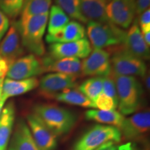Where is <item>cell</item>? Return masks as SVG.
<instances>
[{
    "label": "cell",
    "instance_id": "603a6c76",
    "mask_svg": "<svg viewBox=\"0 0 150 150\" xmlns=\"http://www.w3.org/2000/svg\"><path fill=\"white\" fill-rule=\"evenodd\" d=\"M53 98L59 102L74 106H81L83 108H96L95 103L86 97L79 90L72 88L65 90L54 95Z\"/></svg>",
    "mask_w": 150,
    "mask_h": 150
},
{
    "label": "cell",
    "instance_id": "7a4b0ae2",
    "mask_svg": "<svg viewBox=\"0 0 150 150\" xmlns=\"http://www.w3.org/2000/svg\"><path fill=\"white\" fill-rule=\"evenodd\" d=\"M110 75L115 81L120 112L123 115L136 112L142 104L143 89L141 83L135 76H122L112 73Z\"/></svg>",
    "mask_w": 150,
    "mask_h": 150
},
{
    "label": "cell",
    "instance_id": "4dcf8cb0",
    "mask_svg": "<svg viewBox=\"0 0 150 150\" xmlns=\"http://www.w3.org/2000/svg\"><path fill=\"white\" fill-rule=\"evenodd\" d=\"M9 19L2 11H0V42L4 37L10 27Z\"/></svg>",
    "mask_w": 150,
    "mask_h": 150
},
{
    "label": "cell",
    "instance_id": "8fae6325",
    "mask_svg": "<svg viewBox=\"0 0 150 150\" xmlns=\"http://www.w3.org/2000/svg\"><path fill=\"white\" fill-rule=\"evenodd\" d=\"M92 52L91 43L86 38L70 42L53 43L49 47L48 55L53 59H85Z\"/></svg>",
    "mask_w": 150,
    "mask_h": 150
},
{
    "label": "cell",
    "instance_id": "484cf974",
    "mask_svg": "<svg viewBox=\"0 0 150 150\" xmlns=\"http://www.w3.org/2000/svg\"><path fill=\"white\" fill-rule=\"evenodd\" d=\"M52 2V0H28L24 3L21 17L48 13Z\"/></svg>",
    "mask_w": 150,
    "mask_h": 150
},
{
    "label": "cell",
    "instance_id": "1f68e13d",
    "mask_svg": "<svg viewBox=\"0 0 150 150\" xmlns=\"http://www.w3.org/2000/svg\"><path fill=\"white\" fill-rule=\"evenodd\" d=\"M150 0H136V14L140 15L149 8Z\"/></svg>",
    "mask_w": 150,
    "mask_h": 150
},
{
    "label": "cell",
    "instance_id": "6da1fadb",
    "mask_svg": "<svg viewBox=\"0 0 150 150\" xmlns=\"http://www.w3.org/2000/svg\"><path fill=\"white\" fill-rule=\"evenodd\" d=\"M48 13L39 16L21 17L16 22L22 46L36 56L45 54L42 37L48 22Z\"/></svg>",
    "mask_w": 150,
    "mask_h": 150
},
{
    "label": "cell",
    "instance_id": "7402d4cb",
    "mask_svg": "<svg viewBox=\"0 0 150 150\" xmlns=\"http://www.w3.org/2000/svg\"><path fill=\"white\" fill-rule=\"evenodd\" d=\"M85 118L88 120L106 124V125L113 126L120 129L125 117L122 114L116 110H102L91 109L85 112Z\"/></svg>",
    "mask_w": 150,
    "mask_h": 150
},
{
    "label": "cell",
    "instance_id": "8992f818",
    "mask_svg": "<svg viewBox=\"0 0 150 150\" xmlns=\"http://www.w3.org/2000/svg\"><path fill=\"white\" fill-rule=\"evenodd\" d=\"M110 62L111 73L114 74L144 77L147 74V65L145 61L133 55L123 46L113 52Z\"/></svg>",
    "mask_w": 150,
    "mask_h": 150
},
{
    "label": "cell",
    "instance_id": "4316f807",
    "mask_svg": "<svg viewBox=\"0 0 150 150\" xmlns=\"http://www.w3.org/2000/svg\"><path fill=\"white\" fill-rule=\"evenodd\" d=\"M54 1L69 18L84 24L88 22L81 13L79 0H54Z\"/></svg>",
    "mask_w": 150,
    "mask_h": 150
},
{
    "label": "cell",
    "instance_id": "d6986e66",
    "mask_svg": "<svg viewBox=\"0 0 150 150\" xmlns=\"http://www.w3.org/2000/svg\"><path fill=\"white\" fill-rule=\"evenodd\" d=\"M81 14L88 22L106 23L109 21L106 16L107 0H79Z\"/></svg>",
    "mask_w": 150,
    "mask_h": 150
},
{
    "label": "cell",
    "instance_id": "ffe728a7",
    "mask_svg": "<svg viewBox=\"0 0 150 150\" xmlns=\"http://www.w3.org/2000/svg\"><path fill=\"white\" fill-rule=\"evenodd\" d=\"M16 109L13 102L3 108L0 115V150H7L15 122Z\"/></svg>",
    "mask_w": 150,
    "mask_h": 150
},
{
    "label": "cell",
    "instance_id": "f35d334b",
    "mask_svg": "<svg viewBox=\"0 0 150 150\" xmlns=\"http://www.w3.org/2000/svg\"><path fill=\"white\" fill-rule=\"evenodd\" d=\"M4 81V77L0 79V99H1V95H2V89H3Z\"/></svg>",
    "mask_w": 150,
    "mask_h": 150
},
{
    "label": "cell",
    "instance_id": "e575fe53",
    "mask_svg": "<svg viewBox=\"0 0 150 150\" xmlns=\"http://www.w3.org/2000/svg\"><path fill=\"white\" fill-rule=\"evenodd\" d=\"M117 150H138L132 142H129L117 147Z\"/></svg>",
    "mask_w": 150,
    "mask_h": 150
},
{
    "label": "cell",
    "instance_id": "d4e9b609",
    "mask_svg": "<svg viewBox=\"0 0 150 150\" xmlns=\"http://www.w3.org/2000/svg\"><path fill=\"white\" fill-rule=\"evenodd\" d=\"M103 77L94 76L84 81L79 86L78 90L86 97L95 103L97 97L102 91Z\"/></svg>",
    "mask_w": 150,
    "mask_h": 150
},
{
    "label": "cell",
    "instance_id": "2e32d148",
    "mask_svg": "<svg viewBox=\"0 0 150 150\" xmlns=\"http://www.w3.org/2000/svg\"><path fill=\"white\" fill-rule=\"evenodd\" d=\"M41 60L45 72L63 73L74 77L81 75V61L77 58L57 59L46 55Z\"/></svg>",
    "mask_w": 150,
    "mask_h": 150
},
{
    "label": "cell",
    "instance_id": "74e56055",
    "mask_svg": "<svg viewBox=\"0 0 150 150\" xmlns=\"http://www.w3.org/2000/svg\"><path fill=\"white\" fill-rule=\"evenodd\" d=\"M6 101V99L3 98V97H1V99H0V115H1V112L2 111Z\"/></svg>",
    "mask_w": 150,
    "mask_h": 150
},
{
    "label": "cell",
    "instance_id": "9a60e30c",
    "mask_svg": "<svg viewBox=\"0 0 150 150\" xmlns=\"http://www.w3.org/2000/svg\"><path fill=\"white\" fill-rule=\"evenodd\" d=\"M122 46L125 50L133 55L143 61L149 59V47L144 40L138 22L136 20H134L131 28L126 32Z\"/></svg>",
    "mask_w": 150,
    "mask_h": 150
},
{
    "label": "cell",
    "instance_id": "7c38bea8",
    "mask_svg": "<svg viewBox=\"0 0 150 150\" xmlns=\"http://www.w3.org/2000/svg\"><path fill=\"white\" fill-rule=\"evenodd\" d=\"M27 125L40 150H55L57 147L56 136L35 113L27 116Z\"/></svg>",
    "mask_w": 150,
    "mask_h": 150
},
{
    "label": "cell",
    "instance_id": "5bb4252c",
    "mask_svg": "<svg viewBox=\"0 0 150 150\" xmlns=\"http://www.w3.org/2000/svg\"><path fill=\"white\" fill-rule=\"evenodd\" d=\"M24 53L21 38L16 22H13L6 33L0 42V56L10 65Z\"/></svg>",
    "mask_w": 150,
    "mask_h": 150
},
{
    "label": "cell",
    "instance_id": "60d3db41",
    "mask_svg": "<svg viewBox=\"0 0 150 150\" xmlns=\"http://www.w3.org/2000/svg\"><path fill=\"white\" fill-rule=\"evenodd\" d=\"M107 1H112V0H107Z\"/></svg>",
    "mask_w": 150,
    "mask_h": 150
},
{
    "label": "cell",
    "instance_id": "ab89813d",
    "mask_svg": "<svg viewBox=\"0 0 150 150\" xmlns=\"http://www.w3.org/2000/svg\"><path fill=\"white\" fill-rule=\"evenodd\" d=\"M24 2H25V1H28V0H24Z\"/></svg>",
    "mask_w": 150,
    "mask_h": 150
},
{
    "label": "cell",
    "instance_id": "e0dca14e",
    "mask_svg": "<svg viewBox=\"0 0 150 150\" xmlns=\"http://www.w3.org/2000/svg\"><path fill=\"white\" fill-rule=\"evenodd\" d=\"M8 147V150H40L33 140L27 124L23 120L17 122Z\"/></svg>",
    "mask_w": 150,
    "mask_h": 150
},
{
    "label": "cell",
    "instance_id": "4fadbf2b",
    "mask_svg": "<svg viewBox=\"0 0 150 150\" xmlns=\"http://www.w3.org/2000/svg\"><path fill=\"white\" fill-rule=\"evenodd\" d=\"M76 77L63 73L53 72L43 76L39 81L40 91L47 97H52L65 90L76 86Z\"/></svg>",
    "mask_w": 150,
    "mask_h": 150
},
{
    "label": "cell",
    "instance_id": "d590c367",
    "mask_svg": "<svg viewBox=\"0 0 150 150\" xmlns=\"http://www.w3.org/2000/svg\"><path fill=\"white\" fill-rule=\"evenodd\" d=\"M142 37H143L144 40L145 41L146 44L149 47L150 45V31H144V32H141Z\"/></svg>",
    "mask_w": 150,
    "mask_h": 150
},
{
    "label": "cell",
    "instance_id": "d6a6232c",
    "mask_svg": "<svg viewBox=\"0 0 150 150\" xmlns=\"http://www.w3.org/2000/svg\"><path fill=\"white\" fill-rule=\"evenodd\" d=\"M9 67L8 63L0 56V79L4 77L6 75Z\"/></svg>",
    "mask_w": 150,
    "mask_h": 150
},
{
    "label": "cell",
    "instance_id": "9c48e42d",
    "mask_svg": "<svg viewBox=\"0 0 150 150\" xmlns=\"http://www.w3.org/2000/svg\"><path fill=\"white\" fill-rule=\"evenodd\" d=\"M111 72L110 54L104 49L94 48L81 62V75L105 77Z\"/></svg>",
    "mask_w": 150,
    "mask_h": 150
},
{
    "label": "cell",
    "instance_id": "f1b7e54d",
    "mask_svg": "<svg viewBox=\"0 0 150 150\" xmlns=\"http://www.w3.org/2000/svg\"><path fill=\"white\" fill-rule=\"evenodd\" d=\"M95 104L99 110H114L117 108L118 102L102 93L95 100Z\"/></svg>",
    "mask_w": 150,
    "mask_h": 150
},
{
    "label": "cell",
    "instance_id": "836d02e7",
    "mask_svg": "<svg viewBox=\"0 0 150 150\" xmlns=\"http://www.w3.org/2000/svg\"><path fill=\"white\" fill-rule=\"evenodd\" d=\"M117 149L115 142H108L99 146L95 150H117Z\"/></svg>",
    "mask_w": 150,
    "mask_h": 150
},
{
    "label": "cell",
    "instance_id": "83f0119b",
    "mask_svg": "<svg viewBox=\"0 0 150 150\" xmlns=\"http://www.w3.org/2000/svg\"><path fill=\"white\" fill-rule=\"evenodd\" d=\"M24 0H0V11L8 18L14 19L22 13Z\"/></svg>",
    "mask_w": 150,
    "mask_h": 150
},
{
    "label": "cell",
    "instance_id": "30bf717a",
    "mask_svg": "<svg viewBox=\"0 0 150 150\" xmlns=\"http://www.w3.org/2000/svg\"><path fill=\"white\" fill-rule=\"evenodd\" d=\"M149 129L150 112L149 110H145L125 118L119 129L126 139L139 140L147 136Z\"/></svg>",
    "mask_w": 150,
    "mask_h": 150
},
{
    "label": "cell",
    "instance_id": "5b68a950",
    "mask_svg": "<svg viewBox=\"0 0 150 150\" xmlns=\"http://www.w3.org/2000/svg\"><path fill=\"white\" fill-rule=\"evenodd\" d=\"M121 138V132L117 127L95 125L75 142L72 150H95L106 142H119Z\"/></svg>",
    "mask_w": 150,
    "mask_h": 150
},
{
    "label": "cell",
    "instance_id": "277c9868",
    "mask_svg": "<svg viewBox=\"0 0 150 150\" xmlns=\"http://www.w3.org/2000/svg\"><path fill=\"white\" fill-rule=\"evenodd\" d=\"M90 43L94 48L104 49L123 45L126 32L110 22H89L86 29Z\"/></svg>",
    "mask_w": 150,
    "mask_h": 150
},
{
    "label": "cell",
    "instance_id": "3957f363",
    "mask_svg": "<svg viewBox=\"0 0 150 150\" xmlns=\"http://www.w3.org/2000/svg\"><path fill=\"white\" fill-rule=\"evenodd\" d=\"M33 113L44 122L56 136L69 133L76 122V116L67 108L53 104H38Z\"/></svg>",
    "mask_w": 150,
    "mask_h": 150
},
{
    "label": "cell",
    "instance_id": "44dd1931",
    "mask_svg": "<svg viewBox=\"0 0 150 150\" xmlns=\"http://www.w3.org/2000/svg\"><path fill=\"white\" fill-rule=\"evenodd\" d=\"M38 86L39 81L35 77L22 80H13L7 78L4 81L1 97L7 100L11 97L18 96L33 91Z\"/></svg>",
    "mask_w": 150,
    "mask_h": 150
},
{
    "label": "cell",
    "instance_id": "ba28073f",
    "mask_svg": "<svg viewBox=\"0 0 150 150\" xmlns=\"http://www.w3.org/2000/svg\"><path fill=\"white\" fill-rule=\"evenodd\" d=\"M45 72L42 60L34 54L21 56L9 65L7 78L22 80L34 77Z\"/></svg>",
    "mask_w": 150,
    "mask_h": 150
},
{
    "label": "cell",
    "instance_id": "cb8c5ba5",
    "mask_svg": "<svg viewBox=\"0 0 150 150\" xmlns=\"http://www.w3.org/2000/svg\"><path fill=\"white\" fill-rule=\"evenodd\" d=\"M70 21V18L62 9L56 5L52 6L48 16V34L61 31Z\"/></svg>",
    "mask_w": 150,
    "mask_h": 150
},
{
    "label": "cell",
    "instance_id": "f546056e",
    "mask_svg": "<svg viewBox=\"0 0 150 150\" xmlns=\"http://www.w3.org/2000/svg\"><path fill=\"white\" fill-rule=\"evenodd\" d=\"M139 28L141 32L150 31V9L147 10L139 15Z\"/></svg>",
    "mask_w": 150,
    "mask_h": 150
},
{
    "label": "cell",
    "instance_id": "ac0fdd59",
    "mask_svg": "<svg viewBox=\"0 0 150 150\" xmlns=\"http://www.w3.org/2000/svg\"><path fill=\"white\" fill-rule=\"evenodd\" d=\"M86 31L83 24L77 21H70L65 27L54 34H47L45 40L49 44L70 42L85 38Z\"/></svg>",
    "mask_w": 150,
    "mask_h": 150
},
{
    "label": "cell",
    "instance_id": "8d00e7d4",
    "mask_svg": "<svg viewBox=\"0 0 150 150\" xmlns=\"http://www.w3.org/2000/svg\"><path fill=\"white\" fill-rule=\"evenodd\" d=\"M150 76H149V74H145V87L147 88V89H148V91H149V88H150Z\"/></svg>",
    "mask_w": 150,
    "mask_h": 150
},
{
    "label": "cell",
    "instance_id": "52a82bcc",
    "mask_svg": "<svg viewBox=\"0 0 150 150\" xmlns=\"http://www.w3.org/2000/svg\"><path fill=\"white\" fill-rule=\"evenodd\" d=\"M106 11L109 22L127 29L136 15V0H112L106 5Z\"/></svg>",
    "mask_w": 150,
    "mask_h": 150
}]
</instances>
